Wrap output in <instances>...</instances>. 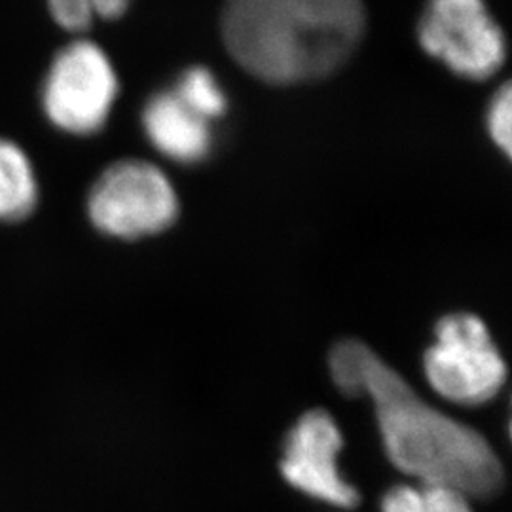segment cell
Returning <instances> with one entry per match:
<instances>
[{"label":"cell","mask_w":512,"mask_h":512,"mask_svg":"<svg viewBox=\"0 0 512 512\" xmlns=\"http://www.w3.org/2000/svg\"><path fill=\"white\" fill-rule=\"evenodd\" d=\"M329 363L340 391L372 401L385 452L404 475L454 486L469 497L494 495L501 488L503 467L490 442L425 403L368 346L344 340L330 351Z\"/></svg>","instance_id":"6da1fadb"},{"label":"cell","mask_w":512,"mask_h":512,"mask_svg":"<svg viewBox=\"0 0 512 512\" xmlns=\"http://www.w3.org/2000/svg\"><path fill=\"white\" fill-rule=\"evenodd\" d=\"M363 0H224L222 40L243 71L289 86L329 76L365 33Z\"/></svg>","instance_id":"7a4b0ae2"},{"label":"cell","mask_w":512,"mask_h":512,"mask_svg":"<svg viewBox=\"0 0 512 512\" xmlns=\"http://www.w3.org/2000/svg\"><path fill=\"white\" fill-rule=\"evenodd\" d=\"M86 213L99 234L137 241L167 232L179 220L181 198L162 167L141 158H124L95 179Z\"/></svg>","instance_id":"3957f363"},{"label":"cell","mask_w":512,"mask_h":512,"mask_svg":"<svg viewBox=\"0 0 512 512\" xmlns=\"http://www.w3.org/2000/svg\"><path fill=\"white\" fill-rule=\"evenodd\" d=\"M120 78L103 46L74 38L54 55L40 88V105L61 133L92 137L109 124Z\"/></svg>","instance_id":"277c9868"},{"label":"cell","mask_w":512,"mask_h":512,"mask_svg":"<svg viewBox=\"0 0 512 512\" xmlns=\"http://www.w3.org/2000/svg\"><path fill=\"white\" fill-rule=\"evenodd\" d=\"M423 372L446 401L478 406L503 389L509 370L486 323L473 313H452L435 327V342L423 355Z\"/></svg>","instance_id":"5b68a950"},{"label":"cell","mask_w":512,"mask_h":512,"mask_svg":"<svg viewBox=\"0 0 512 512\" xmlns=\"http://www.w3.org/2000/svg\"><path fill=\"white\" fill-rule=\"evenodd\" d=\"M418 37L427 54L469 80L494 76L507 59V40L484 0H429Z\"/></svg>","instance_id":"8992f818"},{"label":"cell","mask_w":512,"mask_h":512,"mask_svg":"<svg viewBox=\"0 0 512 512\" xmlns=\"http://www.w3.org/2000/svg\"><path fill=\"white\" fill-rule=\"evenodd\" d=\"M344 437L327 410H310L294 423L285 437L279 469L294 490L351 509L359 503V492L338 467Z\"/></svg>","instance_id":"52a82bcc"},{"label":"cell","mask_w":512,"mask_h":512,"mask_svg":"<svg viewBox=\"0 0 512 512\" xmlns=\"http://www.w3.org/2000/svg\"><path fill=\"white\" fill-rule=\"evenodd\" d=\"M141 126L152 148L175 164H202L213 152V124L188 109L171 88L148 97Z\"/></svg>","instance_id":"ba28073f"},{"label":"cell","mask_w":512,"mask_h":512,"mask_svg":"<svg viewBox=\"0 0 512 512\" xmlns=\"http://www.w3.org/2000/svg\"><path fill=\"white\" fill-rule=\"evenodd\" d=\"M40 203L37 169L12 139L0 137V222L14 224L33 217Z\"/></svg>","instance_id":"9c48e42d"},{"label":"cell","mask_w":512,"mask_h":512,"mask_svg":"<svg viewBox=\"0 0 512 512\" xmlns=\"http://www.w3.org/2000/svg\"><path fill=\"white\" fill-rule=\"evenodd\" d=\"M382 512H473L471 497L437 482L399 484L385 492Z\"/></svg>","instance_id":"30bf717a"},{"label":"cell","mask_w":512,"mask_h":512,"mask_svg":"<svg viewBox=\"0 0 512 512\" xmlns=\"http://www.w3.org/2000/svg\"><path fill=\"white\" fill-rule=\"evenodd\" d=\"M188 109L200 114L207 122H217L228 110V97L219 78L207 67H188L171 88Z\"/></svg>","instance_id":"8fae6325"},{"label":"cell","mask_w":512,"mask_h":512,"mask_svg":"<svg viewBox=\"0 0 512 512\" xmlns=\"http://www.w3.org/2000/svg\"><path fill=\"white\" fill-rule=\"evenodd\" d=\"M55 23L73 35L86 33L95 19H120L131 6V0H46Z\"/></svg>","instance_id":"7c38bea8"},{"label":"cell","mask_w":512,"mask_h":512,"mask_svg":"<svg viewBox=\"0 0 512 512\" xmlns=\"http://www.w3.org/2000/svg\"><path fill=\"white\" fill-rule=\"evenodd\" d=\"M488 131L512 162V80L495 92L488 109Z\"/></svg>","instance_id":"4fadbf2b"},{"label":"cell","mask_w":512,"mask_h":512,"mask_svg":"<svg viewBox=\"0 0 512 512\" xmlns=\"http://www.w3.org/2000/svg\"><path fill=\"white\" fill-rule=\"evenodd\" d=\"M509 429H511V439H512V420H511V427H509Z\"/></svg>","instance_id":"5bb4252c"}]
</instances>
